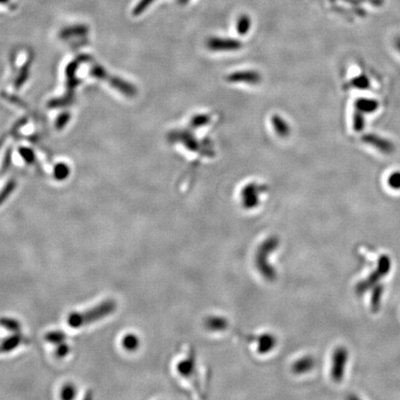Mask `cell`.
I'll use <instances>...</instances> for the list:
<instances>
[{
    "label": "cell",
    "instance_id": "obj_1",
    "mask_svg": "<svg viewBox=\"0 0 400 400\" xmlns=\"http://www.w3.org/2000/svg\"><path fill=\"white\" fill-rule=\"evenodd\" d=\"M116 307L117 305L115 301L107 300L84 313H72L68 318V324L72 328H79L86 324H90L105 317L109 316L115 311Z\"/></svg>",
    "mask_w": 400,
    "mask_h": 400
},
{
    "label": "cell",
    "instance_id": "obj_2",
    "mask_svg": "<svg viewBox=\"0 0 400 400\" xmlns=\"http://www.w3.org/2000/svg\"><path fill=\"white\" fill-rule=\"evenodd\" d=\"M392 268V261L388 255H381L377 261V267L372 273L366 278L357 284L355 286V292L358 295H363L368 291L372 290L373 286L380 283L383 277H385Z\"/></svg>",
    "mask_w": 400,
    "mask_h": 400
},
{
    "label": "cell",
    "instance_id": "obj_3",
    "mask_svg": "<svg viewBox=\"0 0 400 400\" xmlns=\"http://www.w3.org/2000/svg\"><path fill=\"white\" fill-rule=\"evenodd\" d=\"M348 360V352L344 346H339L335 350L332 358V368L331 376L332 379L336 382L343 380L344 370Z\"/></svg>",
    "mask_w": 400,
    "mask_h": 400
},
{
    "label": "cell",
    "instance_id": "obj_4",
    "mask_svg": "<svg viewBox=\"0 0 400 400\" xmlns=\"http://www.w3.org/2000/svg\"><path fill=\"white\" fill-rule=\"evenodd\" d=\"M362 141L365 144L379 150L383 154H392L395 151V145L390 140L383 138L374 133H367L363 135Z\"/></svg>",
    "mask_w": 400,
    "mask_h": 400
},
{
    "label": "cell",
    "instance_id": "obj_5",
    "mask_svg": "<svg viewBox=\"0 0 400 400\" xmlns=\"http://www.w3.org/2000/svg\"><path fill=\"white\" fill-rule=\"evenodd\" d=\"M24 337L20 333H14V335L6 338L0 344V353H7L18 347L19 344L24 342Z\"/></svg>",
    "mask_w": 400,
    "mask_h": 400
},
{
    "label": "cell",
    "instance_id": "obj_6",
    "mask_svg": "<svg viewBox=\"0 0 400 400\" xmlns=\"http://www.w3.org/2000/svg\"><path fill=\"white\" fill-rule=\"evenodd\" d=\"M384 292V286L381 284H377L372 288V297H371V309L373 313H377L381 307V298Z\"/></svg>",
    "mask_w": 400,
    "mask_h": 400
},
{
    "label": "cell",
    "instance_id": "obj_7",
    "mask_svg": "<svg viewBox=\"0 0 400 400\" xmlns=\"http://www.w3.org/2000/svg\"><path fill=\"white\" fill-rule=\"evenodd\" d=\"M257 193H258L257 187L254 185L246 187L243 190L242 194L244 205L246 206L247 208H250V207L257 205L258 204V200H257L258 194Z\"/></svg>",
    "mask_w": 400,
    "mask_h": 400
},
{
    "label": "cell",
    "instance_id": "obj_8",
    "mask_svg": "<svg viewBox=\"0 0 400 400\" xmlns=\"http://www.w3.org/2000/svg\"><path fill=\"white\" fill-rule=\"evenodd\" d=\"M379 103L371 98H362L356 102V109L362 113H372L377 111Z\"/></svg>",
    "mask_w": 400,
    "mask_h": 400
},
{
    "label": "cell",
    "instance_id": "obj_9",
    "mask_svg": "<svg viewBox=\"0 0 400 400\" xmlns=\"http://www.w3.org/2000/svg\"><path fill=\"white\" fill-rule=\"evenodd\" d=\"M209 47L213 50H232L238 48V43H235L233 41L229 40H220V39H213L210 42Z\"/></svg>",
    "mask_w": 400,
    "mask_h": 400
},
{
    "label": "cell",
    "instance_id": "obj_10",
    "mask_svg": "<svg viewBox=\"0 0 400 400\" xmlns=\"http://www.w3.org/2000/svg\"><path fill=\"white\" fill-rule=\"evenodd\" d=\"M231 81H245L246 83H250V84H254V83H258L260 80V76L253 73V72H243V73H238L235 75H232L230 77Z\"/></svg>",
    "mask_w": 400,
    "mask_h": 400
},
{
    "label": "cell",
    "instance_id": "obj_11",
    "mask_svg": "<svg viewBox=\"0 0 400 400\" xmlns=\"http://www.w3.org/2000/svg\"><path fill=\"white\" fill-rule=\"evenodd\" d=\"M87 27L85 25H75V26H71L68 28L63 29V31L61 32V37L62 38H68V37H73V36H83L84 34L87 33Z\"/></svg>",
    "mask_w": 400,
    "mask_h": 400
},
{
    "label": "cell",
    "instance_id": "obj_12",
    "mask_svg": "<svg viewBox=\"0 0 400 400\" xmlns=\"http://www.w3.org/2000/svg\"><path fill=\"white\" fill-rule=\"evenodd\" d=\"M122 345L128 351H134L139 346V339L136 335H125L122 339Z\"/></svg>",
    "mask_w": 400,
    "mask_h": 400
},
{
    "label": "cell",
    "instance_id": "obj_13",
    "mask_svg": "<svg viewBox=\"0 0 400 400\" xmlns=\"http://www.w3.org/2000/svg\"><path fill=\"white\" fill-rule=\"evenodd\" d=\"M0 324L12 333H20V324L14 319L2 318L0 319Z\"/></svg>",
    "mask_w": 400,
    "mask_h": 400
},
{
    "label": "cell",
    "instance_id": "obj_14",
    "mask_svg": "<svg viewBox=\"0 0 400 400\" xmlns=\"http://www.w3.org/2000/svg\"><path fill=\"white\" fill-rule=\"evenodd\" d=\"M272 124L280 136H286L288 134L289 128L287 124L278 116H274L272 118Z\"/></svg>",
    "mask_w": 400,
    "mask_h": 400
},
{
    "label": "cell",
    "instance_id": "obj_15",
    "mask_svg": "<svg viewBox=\"0 0 400 400\" xmlns=\"http://www.w3.org/2000/svg\"><path fill=\"white\" fill-rule=\"evenodd\" d=\"M45 339L48 343L53 344H59L63 343L66 340V335L61 331H54V332H49L45 336Z\"/></svg>",
    "mask_w": 400,
    "mask_h": 400
},
{
    "label": "cell",
    "instance_id": "obj_16",
    "mask_svg": "<svg viewBox=\"0 0 400 400\" xmlns=\"http://www.w3.org/2000/svg\"><path fill=\"white\" fill-rule=\"evenodd\" d=\"M364 113L362 112H355L353 117V128L354 130L357 132H361L364 129V125H365V121H364Z\"/></svg>",
    "mask_w": 400,
    "mask_h": 400
},
{
    "label": "cell",
    "instance_id": "obj_17",
    "mask_svg": "<svg viewBox=\"0 0 400 400\" xmlns=\"http://www.w3.org/2000/svg\"><path fill=\"white\" fill-rule=\"evenodd\" d=\"M387 183L392 189L400 190V171L392 172L388 177Z\"/></svg>",
    "mask_w": 400,
    "mask_h": 400
},
{
    "label": "cell",
    "instance_id": "obj_18",
    "mask_svg": "<svg viewBox=\"0 0 400 400\" xmlns=\"http://www.w3.org/2000/svg\"><path fill=\"white\" fill-rule=\"evenodd\" d=\"M352 84L356 88H359V89H362V90L365 89V88H368L369 85H370L369 79L365 75H361V76H358V77L354 78L352 80Z\"/></svg>",
    "mask_w": 400,
    "mask_h": 400
},
{
    "label": "cell",
    "instance_id": "obj_19",
    "mask_svg": "<svg viewBox=\"0 0 400 400\" xmlns=\"http://www.w3.org/2000/svg\"><path fill=\"white\" fill-rule=\"evenodd\" d=\"M76 395V389L73 384H66L61 390V399L62 400H73Z\"/></svg>",
    "mask_w": 400,
    "mask_h": 400
},
{
    "label": "cell",
    "instance_id": "obj_20",
    "mask_svg": "<svg viewBox=\"0 0 400 400\" xmlns=\"http://www.w3.org/2000/svg\"><path fill=\"white\" fill-rule=\"evenodd\" d=\"M313 365H314V362L312 361V359L306 358V359L302 360L300 362L296 365L295 370L299 371V372H306L307 370L311 369L313 367Z\"/></svg>",
    "mask_w": 400,
    "mask_h": 400
},
{
    "label": "cell",
    "instance_id": "obj_21",
    "mask_svg": "<svg viewBox=\"0 0 400 400\" xmlns=\"http://www.w3.org/2000/svg\"><path fill=\"white\" fill-rule=\"evenodd\" d=\"M14 188H15V184L10 183L2 190V192L0 193V205L3 204V202L8 198V196L10 195V193L13 191Z\"/></svg>",
    "mask_w": 400,
    "mask_h": 400
},
{
    "label": "cell",
    "instance_id": "obj_22",
    "mask_svg": "<svg viewBox=\"0 0 400 400\" xmlns=\"http://www.w3.org/2000/svg\"><path fill=\"white\" fill-rule=\"evenodd\" d=\"M70 352V346L65 344L64 342L61 344H57V347L56 354L58 358H64Z\"/></svg>",
    "mask_w": 400,
    "mask_h": 400
},
{
    "label": "cell",
    "instance_id": "obj_23",
    "mask_svg": "<svg viewBox=\"0 0 400 400\" xmlns=\"http://www.w3.org/2000/svg\"><path fill=\"white\" fill-rule=\"evenodd\" d=\"M58 170L59 171H56V177L57 179H64V177L68 174V169L63 166V165H59L58 166Z\"/></svg>",
    "mask_w": 400,
    "mask_h": 400
},
{
    "label": "cell",
    "instance_id": "obj_24",
    "mask_svg": "<svg viewBox=\"0 0 400 400\" xmlns=\"http://www.w3.org/2000/svg\"><path fill=\"white\" fill-rule=\"evenodd\" d=\"M396 47H397L398 50L400 51V38H399V39L397 40V42H396Z\"/></svg>",
    "mask_w": 400,
    "mask_h": 400
},
{
    "label": "cell",
    "instance_id": "obj_25",
    "mask_svg": "<svg viewBox=\"0 0 400 400\" xmlns=\"http://www.w3.org/2000/svg\"><path fill=\"white\" fill-rule=\"evenodd\" d=\"M9 2H10V0H0V4H1V5L7 4V3H9Z\"/></svg>",
    "mask_w": 400,
    "mask_h": 400
}]
</instances>
